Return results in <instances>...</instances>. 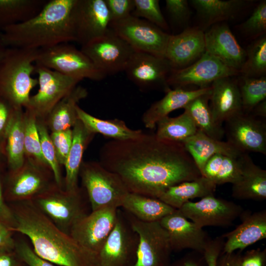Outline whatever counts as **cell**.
<instances>
[{"label": "cell", "instance_id": "obj_1", "mask_svg": "<svg viewBox=\"0 0 266 266\" xmlns=\"http://www.w3.org/2000/svg\"><path fill=\"white\" fill-rule=\"evenodd\" d=\"M99 162L117 174L130 193L156 199L170 187L201 176L182 143L155 133L106 142Z\"/></svg>", "mask_w": 266, "mask_h": 266}, {"label": "cell", "instance_id": "obj_2", "mask_svg": "<svg viewBox=\"0 0 266 266\" xmlns=\"http://www.w3.org/2000/svg\"><path fill=\"white\" fill-rule=\"evenodd\" d=\"M14 203L15 225L10 230L28 236L39 257L61 266H99L97 254L59 230L32 200Z\"/></svg>", "mask_w": 266, "mask_h": 266}, {"label": "cell", "instance_id": "obj_3", "mask_svg": "<svg viewBox=\"0 0 266 266\" xmlns=\"http://www.w3.org/2000/svg\"><path fill=\"white\" fill-rule=\"evenodd\" d=\"M76 1L48 0L31 19L0 30V40L7 48L32 49L74 41L73 15Z\"/></svg>", "mask_w": 266, "mask_h": 266}, {"label": "cell", "instance_id": "obj_4", "mask_svg": "<svg viewBox=\"0 0 266 266\" xmlns=\"http://www.w3.org/2000/svg\"><path fill=\"white\" fill-rule=\"evenodd\" d=\"M39 50L7 48L0 64V97L13 108H25L38 84L32 75Z\"/></svg>", "mask_w": 266, "mask_h": 266}, {"label": "cell", "instance_id": "obj_5", "mask_svg": "<svg viewBox=\"0 0 266 266\" xmlns=\"http://www.w3.org/2000/svg\"><path fill=\"white\" fill-rule=\"evenodd\" d=\"M79 176L92 211L106 207L120 208L130 193L120 177L99 162L83 161Z\"/></svg>", "mask_w": 266, "mask_h": 266}, {"label": "cell", "instance_id": "obj_6", "mask_svg": "<svg viewBox=\"0 0 266 266\" xmlns=\"http://www.w3.org/2000/svg\"><path fill=\"white\" fill-rule=\"evenodd\" d=\"M86 194L83 187L69 192L57 186L32 201L59 230L69 235L73 226L89 214Z\"/></svg>", "mask_w": 266, "mask_h": 266}, {"label": "cell", "instance_id": "obj_7", "mask_svg": "<svg viewBox=\"0 0 266 266\" xmlns=\"http://www.w3.org/2000/svg\"><path fill=\"white\" fill-rule=\"evenodd\" d=\"M35 63L80 81H100L106 76L81 49L67 43L39 49Z\"/></svg>", "mask_w": 266, "mask_h": 266}, {"label": "cell", "instance_id": "obj_8", "mask_svg": "<svg viewBox=\"0 0 266 266\" xmlns=\"http://www.w3.org/2000/svg\"><path fill=\"white\" fill-rule=\"evenodd\" d=\"M57 186L49 166L25 158L20 168L9 172L4 196L14 202L33 200Z\"/></svg>", "mask_w": 266, "mask_h": 266}, {"label": "cell", "instance_id": "obj_9", "mask_svg": "<svg viewBox=\"0 0 266 266\" xmlns=\"http://www.w3.org/2000/svg\"><path fill=\"white\" fill-rule=\"evenodd\" d=\"M124 211L139 237L133 266H169L172 251L168 234L159 222H144Z\"/></svg>", "mask_w": 266, "mask_h": 266}, {"label": "cell", "instance_id": "obj_10", "mask_svg": "<svg viewBox=\"0 0 266 266\" xmlns=\"http://www.w3.org/2000/svg\"><path fill=\"white\" fill-rule=\"evenodd\" d=\"M39 89L31 96L25 108L36 117L44 120L53 107L75 87L80 80L35 63Z\"/></svg>", "mask_w": 266, "mask_h": 266}, {"label": "cell", "instance_id": "obj_11", "mask_svg": "<svg viewBox=\"0 0 266 266\" xmlns=\"http://www.w3.org/2000/svg\"><path fill=\"white\" fill-rule=\"evenodd\" d=\"M110 28L135 51L165 58L170 34L149 22L132 15L110 23Z\"/></svg>", "mask_w": 266, "mask_h": 266}, {"label": "cell", "instance_id": "obj_12", "mask_svg": "<svg viewBox=\"0 0 266 266\" xmlns=\"http://www.w3.org/2000/svg\"><path fill=\"white\" fill-rule=\"evenodd\" d=\"M139 237L124 211L118 208L115 226L98 255L99 266H133Z\"/></svg>", "mask_w": 266, "mask_h": 266}, {"label": "cell", "instance_id": "obj_13", "mask_svg": "<svg viewBox=\"0 0 266 266\" xmlns=\"http://www.w3.org/2000/svg\"><path fill=\"white\" fill-rule=\"evenodd\" d=\"M81 50L106 76L124 71L135 50L111 29L81 46Z\"/></svg>", "mask_w": 266, "mask_h": 266}, {"label": "cell", "instance_id": "obj_14", "mask_svg": "<svg viewBox=\"0 0 266 266\" xmlns=\"http://www.w3.org/2000/svg\"><path fill=\"white\" fill-rule=\"evenodd\" d=\"M187 219L200 228L206 226L228 227L243 212L239 205L214 195L194 202L189 201L178 209Z\"/></svg>", "mask_w": 266, "mask_h": 266}, {"label": "cell", "instance_id": "obj_15", "mask_svg": "<svg viewBox=\"0 0 266 266\" xmlns=\"http://www.w3.org/2000/svg\"><path fill=\"white\" fill-rule=\"evenodd\" d=\"M172 69L166 58L135 51L124 71L141 90H161L166 93L170 89L167 80Z\"/></svg>", "mask_w": 266, "mask_h": 266}, {"label": "cell", "instance_id": "obj_16", "mask_svg": "<svg viewBox=\"0 0 266 266\" xmlns=\"http://www.w3.org/2000/svg\"><path fill=\"white\" fill-rule=\"evenodd\" d=\"M233 69L211 54L205 52L191 65L182 68L172 69L168 78V84L173 88H184L196 85L199 88L211 86L215 80L237 75Z\"/></svg>", "mask_w": 266, "mask_h": 266}, {"label": "cell", "instance_id": "obj_17", "mask_svg": "<svg viewBox=\"0 0 266 266\" xmlns=\"http://www.w3.org/2000/svg\"><path fill=\"white\" fill-rule=\"evenodd\" d=\"M227 141L243 153L266 155V119L243 112L225 122Z\"/></svg>", "mask_w": 266, "mask_h": 266}, {"label": "cell", "instance_id": "obj_18", "mask_svg": "<svg viewBox=\"0 0 266 266\" xmlns=\"http://www.w3.org/2000/svg\"><path fill=\"white\" fill-rule=\"evenodd\" d=\"M73 23L74 41L81 46L104 34L111 23L105 0H76Z\"/></svg>", "mask_w": 266, "mask_h": 266}, {"label": "cell", "instance_id": "obj_19", "mask_svg": "<svg viewBox=\"0 0 266 266\" xmlns=\"http://www.w3.org/2000/svg\"><path fill=\"white\" fill-rule=\"evenodd\" d=\"M118 209L106 207L91 211L73 226L69 235L81 246L98 255L115 226Z\"/></svg>", "mask_w": 266, "mask_h": 266}, {"label": "cell", "instance_id": "obj_20", "mask_svg": "<svg viewBox=\"0 0 266 266\" xmlns=\"http://www.w3.org/2000/svg\"><path fill=\"white\" fill-rule=\"evenodd\" d=\"M188 220L175 209L159 222L168 234L172 251L191 249L202 254L211 239L202 228Z\"/></svg>", "mask_w": 266, "mask_h": 266}, {"label": "cell", "instance_id": "obj_21", "mask_svg": "<svg viewBox=\"0 0 266 266\" xmlns=\"http://www.w3.org/2000/svg\"><path fill=\"white\" fill-rule=\"evenodd\" d=\"M205 52L239 72L245 58L246 51L239 44L229 26L213 25L204 33Z\"/></svg>", "mask_w": 266, "mask_h": 266}, {"label": "cell", "instance_id": "obj_22", "mask_svg": "<svg viewBox=\"0 0 266 266\" xmlns=\"http://www.w3.org/2000/svg\"><path fill=\"white\" fill-rule=\"evenodd\" d=\"M204 33L198 28H189L181 33L170 35L165 58L173 69L186 67L205 53Z\"/></svg>", "mask_w": 266, "mask_h": 266}, {"label": "cell", "instance_id": "obj_23", "mask_svg": "<svg viewBox=\"0 0 266 266\" xmlns=\"http://www.w3.org/2000/svg\"><path fill=\"white\" fill-rule=\"evenodd\" d=\"M241 223L232 231L222 236L225 238L223 252L241 251L266 238V210L243 212Z\"/></svg>", "mask_w": 266, "mask_h": 266}, {"label": "cell", "instance_id": "obj_24", "mask_svg": "<svg viewBox=\"0 0 266 266\" xmlns=\"http://www.w3.org/2000/svg\"><path fill=\"white\" fill-rule=\"evenodd\" d=\"M210 87L209 106L218 123L223 125L243 112L237 81L231 77L222 78L214 81Z\"/></svg>", "mask_w": 266, "mask_h": 266}, {"label": "cell", "instance_id": "obj_25", "mask_svg": "<svg viewBox=\"0 0 266 266\" xmlns=\"http://www.w3.org/2000/svg\"><path fill=\"white\" fill-rule=\"evenodd\" d=\"M241 172L232 184V195L238 200L261 201L266 199V171L256 165L248 153L241 156Z\"/></svg>", "mask_w": 266, "mask_h": 266}, {"label": "cell", "instance_id": "obj_26", "mask_svg": "<svg viewBox=\"0 0 266 266\" xmlns=\"http://www.w3.org/2000/svg\"><path fill=\"white\" fill-rule=\"evenodd\" d=\"M210 91V86L195 90L170 89L162 99L153 103L144 113L142 120L144 126L147 129H154L158 122L170 112L184 108L192 100Z\"/></svg>", "mask_w": 266, "mask_h": 266}, {"label": "cell", "instance_id": "obj_27", "mask_svg": "<svg viewBox=\"0 0 266 266\" xmlns=\"http://www.w3.org/2000/svg\"><path fill=\"white\" fill-rule=\"evenodd\" d=\"M72 143L64 166L66 176L64 189L69 192H74L79 188L78 181L83 155L95 135L79 119L72 128Z\"/></svg>", "mask_w": 266, "mask_h": 266}, {"label": "cell", "instance_id": "obj_28", "mask_svg": "<svg viewBox=\"0 0 266 266\" xmlns=\"http://www.w3.org/2000/svg\"><path fill=\"white\" fill-rule=\"evenodd\" d=\"M182 143L200 173L207 160L214 155L221 154L237 158L243 153L228 141L216 139L199 131Z\"/></svg>", "mask_w": 266, "mask_h": 266}, {"label": "cell", "instance_id": "obj_29", "mask_svg": "<svg viewBox=\"0 0 266 266\" xmlns=\"http://www.w3.org/2000/svg\"><path fill=\"white\" fill-rule=\"evenodd\" d=\"M88 95L87 89L77 85L53 107L44 120L51 132L71 129L78 120V103Z\"/></svg>", "mask_w": 266, "mask_h": 266}, {"label": "cell", "instance_id": "obj_30", "mask_svg": "<svg viewBox=\"0 0 266 266\" xmlns=\"http://www.w3.org/2000/svg\"><path fill=\"white\" fill-rule=\"evenodd\" d=\"M4 152L9 172L23 166L25 161L23 108L12 109L5 136Z\"/></svg>", "mask_w": 266, "mask_h": 266}, {"label": "cell", "instance_id": "obj_31", "mask_svg": "<svg viewBox=\"0 0 266 266\" xmlns=\"http://www.w3.org/2000/svg\"><path fill=\"white\" fill-rule=\"evenodd\" d=\"M216 185L207 178L201 176L193 180L185 181L171 186L158 198L175 209L196 198H203L214 195Z\"/></svg>", "mask_w": 266, "mask_h": 266}, {"label": "cell", "instance_id": "obj_32", "mask_svg": "<svg viewBox=\"0 0 266 266\" xmlns=\"http://www.w3.org/2000/svg\"><path fill=\"white\" fill-rule=\"evenodd\" d=\"M121 207L144 222L159 221L175 210L158 199L132 193L128 194Z\"/></svg>", "mask_w": 266, "mask_h": 266}, {"label": "cell", "instance_id": "obj_33", "mask_svg": "<svg viewBox=\"0 0 266 266\" xmlns=\"http://www.w3.org/2000/svg\"><path fill=\"white\" fill-rule=\"evenodd\" d=\"M210 94L211 91L195 98L183 109L189 114L198 131L222 140L225 136L224 127L215 121L211 111L209 104Z\"/></svg>", "mask_w": 266, "mask_h": 266}, {"label": "cell", "instance_id": "obj_34", "mask_svg": "<svg viewBox=\"0 0 266 266\" xmlns=\"http://www.w3.org/2000/svg\"><path fill=\"white\" fill-rule=\"evenodd\" d=\"M241 155L237 158L221 154L213 155L205 163L201 172V176L216 186L229 183L233 184L241 175Z\"/></svg>", "mask_w": 266, "mask_h": 266}, {"label": "cell", "instance_id": "obj_35", "mask_svg": "<svg viewBox=\"0 0 266 266\" xmlns=\"http://www.w3.org/2000/svg\"><path fill=\"white\" fill-rule=\"evenodd\" d=\"M78 119L91 132L100 133L113 139L122 140L134 138L140 135L143 131L129 128L122 120L119 119L103 120L89 114L78 105L76 107Z\"/></svg>", "mask_w": 266, "mask_h": 266}, {"label": "cell", "instance_id": "obj_36", "mask_svg": "<svg viewBox=\"0 0 266 266\" xmlns=\"http://www.w3.org/2000/svg\"><path fill=\"white\" fill-rule=\"evenodd\" d=\"M47 0H0V30L24 22L43 8Z\"/></svg>", "mask_w": 266, "mask_h": 266}, {"label": "cell", "instance_id": "obj_37", "mask_svg": "<svg viewBox=\"0 0 266 266\" xmlns=\"http://www.w3.org/2000/svg\"><path fill=\"white\" fill-rule=\"evenodd\" d=\"M199 15L207 25L233 17L244 6L241 0H192L191 1Z\"/></svg>", "mask_w": 266, "mask_h": 266}, {"label": "cell", "instance_id": "obj_38", "mask_svg": "<svg viewBox=\"0 0 266 266\" xmlns=\"http://www.w3.org/2000/svg\"><path fill=\"white\" fill-rule=\"evenodd\" d=\"M156 127L155 134L158 137L181 143L198 131L192 119L185 110L177 117L167 116L163 118L158 122Z\"/></svg>", "mask_w": 266, "mask_h": 266}, {"label": "cell", "instance_id": "obj_39", "mask_svg": "<svg viewBox=\"0 0 266 266\" xmlns=\"http://www.w3.org/2000/svg\"><path fill=\"white\" fill-rule=\"evenodd\" d=\"M243 77H258L266 72V38H258L246 51L245 61L239 70Z\"/></svg>", "mask_w": 266, "mask_h": 266}, {"label": "cell", "instance_id": "obj_40", "mask_svg": "<svg viewBox=\"0 0 266 266\" xmlns=\"http://www.w3.org/2000/svg\"><path fill=\"white\" fill-rule=\"evenodd\" d=\"M242 111L250 113L260 102L266 100V78L243 77L238 81Z\"/></svg>", "mask_w": 266, "mask_h": 266}, {"label": "cell", "instance_id": "obj_41", "mask_svg": "<svg viewBox=\"0 0 266 266\" xmlns=\"http://www.w3.org/2000/svg\"><path fill=\"white\" fill-rule=\"evenodd\" d=\"M24 146L25 158L49 166L42 154L36 118L27 109L24 111Z\"/></svg>", "mask_w": 266, "mask_h": 266}, {"label": "cell", "instance_id": "obj_42", "mask_svg": "<svg viewBox=\"0 0 266 266\" xmlns=\"http://www.w3.org/2000/svg\"><path fill=\"white\" fill-rule=\"evenodd\" d=\"M36 126L43 158L51 168L57 185L64 189V179L62 175L61 166L56 157L49 131L43 120L36 119Z\"/></svg>", "mask_w": 266, "mask_h": 266}, {"label": "cell", "instance_id": "obj_43", "mask_svg": "<svg viewBox=\"0 0 266 266\" xmlns=\"http://www.w3.org/2000/svg\"><path fill=\"white\" fill-rule=\"evenodd\" d=\"M132 15L143 18L162 30H167L168 25L160 9L158 0H134Z\"/></svg>", "mask_w": 266, "mask_h": 266}, {"label": "cell", "instance_id": "obj_44", "mask_svg": "<svg viewBox=\"0 0 266 266\" xmlns=\"http://www.w3.org/2000/svg\"><path fill=\"white\" fill-rule=\"evenodd\" d=\"M241 30L252 37H258L266 31V1L260 2L251 16L241 25Z\"/></svg>", "mask_w": 266, "mask_h": 266}, {"label": "cell", "instance_id": "obj_45", "mask_svg": "<svg viewBox=\"0 0 266 266\" xmlns=\"http://www.w3.org/2000/svg\"><path fill=\"white\" fill-rule=\"evenodd\" d=\"M50 136L60 165L65 166L72 143V129L51 132Z\"/></svg>", "mask_w": 266, "mask_h": 266}, {"label": "cell", "instance_id": "obj_46", "mask_svg": "<svg viewBox=\"0 0 266 266\" xmlns=\"http://www.w3.org/2000/svg\"><path fill=\"white\" fill-rule=\"evenodd\" d=\"M15 251L28 266H55L53 263L39 257L25 241H16Z\"/></svg>", "mask_w": 266, "mask_h": 266}, {"label": "cell", "instance_id": "obj_47", "mask_svg": "<svg viewBox=\"0 0 266 266\" xmlns=\"http://www.w3.org/2000/svg\"><path fill=\"white\" fill-rule=\"evenodd\" d=\"M111 23L121 20L132 15L134 7V0H105Z\"/></svg>", "mask_w": 266, "mask_h": 266}, {"label": "cell", "instance_id": "obj_48", "mask_svg": "<svg viewBox=\"0 0 266 266\" xmlns=\"http://www.w3.org/2000/svg\"><path fill=\"white\" fill-rule=\"evenodd\" d=\"M166 7L171 19L175 23H185L190 17L191 11L186 0H166Z\"/></svg>", "mask_w": 266, "mask_h": 266}, {"label": "cell", "instance_id": "obj_49", "mask_svg": "<svg viewBox=\"0 0 266 266\" xmlns=\"http://www.w3.org/2000/svg\"><path fill=\"white\" fill-rule=\"evenodd\" d=\"M225 239L219 236L210 239L202 254L207 266H216L217 259L223 250Z\"/></svg>", "mask_w": 266, "mask_h": 266}, {"label": "cell", "instance_id": "obj_50", "mask_svg": "<svg viewBox=\"0 0 266 266\" xmlns=\"http://www.w3.org/2000/svg\"><path fill=\"white\" fill-rule=\"evenodd\" d=\"M13 107L0 97V145L4 150V140Z\"/></svg>", "mask_w": 266, "mask_h": 266}, {"label": "cell", "instance_id": "obj_51", "mask_svg": "<svg viewBox=\"0 0 266 266\" xmlns=\"http://www.w3.org/2000/svg\"><path fill=\"white\" fill-rule=\"evenodd\" d=\"M4 192L0 175V222L8 227L10 230L15 225V219L13 211L5 201Z\"/></svg>", "mask_w": 266, "mask_h": 266}, {"label": "cell", "instance_id": "obj_52", "mask_svg": "<svg viewBox=\"0 0 266 266\" xmlns=\"http://www.w3.org/2000/svg\"><path fill=\"white\" fill-rule=\"evenodd\" d=\"M266 259V249L249 250L242 255L241 266H264Z\"/></svg>", "mask_w": 266, "mask_h": 266}, {"label": "cell", "instance_id": "obj_53", "mask_svg": "<svg viewBox=\"0 0 266 266\" xmlns=\"http://www.w3.org/2000/svg\"><path fill=\"white\" fill-rule=\"evenodd\" d=\"M169 266H207L202 253L196 251L187 254L170 263Z\"/></svg>", "mask_w": 266, "mask_h": 266}, {"label": "cell", "instance_id": "obj_54", "mask_svg": "<svg viewBox=\"0 0 266 266\" xmlns=\"http://www.w3.org/2000/svg\"><path fill=\"white\" fill-rule=\"evenodd\" d=\"M12 233L8 227L0 222V253L15 250L16 241Z\"/></svg>", "mask_w": 266, "mask_h": 266}, {"label": "cell", "instance_id": "obj_55", "mask_svg": "<svg viewBox=\"0 0 266 266\" xmlns=\"http://www.w3.org/2000/svg\"><path fill=\"white\" fill-rule=\"evenodd\" d=\"M232 253L222 252L219 256L216 266H241V251Z\"/></svg>", "mask_w": 266, "mask_h": 266}, {"label": "cell", "instance_id": "obj_56", "mask_svg": "<svg viewBox=\"0 0 266 266\" xmlns=\"http://www.w3.org/2000/svg\"><path fill=\"white\" fill-rule=\"evenodd\" d=\"M22 263L15 250L0 253V266H21Z\"/></svg>", "mask_w": 266, "mask_h": 266}, {"label": "cell", "instance_id": "obj_57", "mask_svg": "<svg viewBox=\"0 0 266 266\" xmlns=\"http://www.w3.org/2000/svg\"><path fill=\"white\" fill-rule=\"evenodd\" d=\"M253 116L263 119L266 118V100L258 104L251 112Z\"/></svg>", "mask_w": 266, "mask_h": 266}, {"label": "cell", "instance_id": "obj_58", "mask_svg": "<svg viewBox=\"0 0 266 266\" xmlns=\"http://www.w3.org/2000/svg\"><path fill=\"white\" fill-rule=\"evenodd\" d=\"M7 48L0 40V64L5 56Z\"/></svg>", "mask_w": 266, "mask_h": 266}, {"label": "cell", "instance_id": "obj_59", "mask_svg": "<svg viewBox=\"0 0 266 266\" xmlns=\"http://www.w3.org/2000/svg\"><path fill=\"white\" fill-rule=\"evenodd\" d=\"M3 157L5 158L4 149L0 145V162Z\"/></svg>", "mask_w": 266, "mask_h": 266}]
</instances>
